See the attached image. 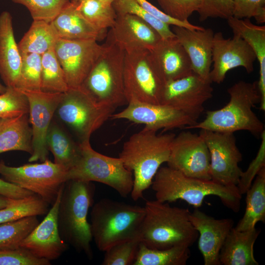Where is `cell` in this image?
Instances as JSON below:
<instances>
[{"label":"cell","instance_id":"obj_1","mask_svg":"<svg viewBox=\"0 0 265 265\" xmlns=\"http://www.w3.org/2000/svg\"><path fill=\"white\" fill-rule=\"evenodd\" d=\"M175 135L172 133L158 134L157 131L144 127L124 143L119 157L132 173L133 185L131 195L133 201L143 197L159 169L167 162Z\"/></svg>","mask_w":265,"mask_h":265},{"label":"cell","instance_id":"obj_2","mask_svg":"<svg viewBox=\"0 0 265 265\" xmlns=\"http://www.w3.org/2000/svg\"><path fill=\"white\" fill-rule=\"evenodd\" d=\"M144 208L138 238L147 247L156 249L190 247L198 239V233L190 221L188 209L157 200L147 201Z\"/></svg>","mask_w":265,"mask_h":265},{"label":"cell","instance_id":"obj_3","mask_svg":"<svg viewBox=\"0 0 265 265\" xmlns=\"http://www.w3.org/2000/svg\"><path fill=\"white\" fill-rule=\"evenodd\" d=\"M227 92L230 100L224 106L208 110L201 122L185 128L232 133L246 131L255 136H261L265 125L253 110L261 100L258 81L239 80L230 86Z\"/></svg>","mask_w":265,"mask_h":265},{"label":"cell","instance_id":"obj_4","mask_svg":"<svg viewBox=\"0 0 265 265\" xmlns=\"http://www.w3.org/2000/svg\"><path fill=\"white\" fill-rule=\"evenodd\" d=\"M151 186L156 200L160 202L180 199L198 208L206 197L215 195L234 212H238L240 210L242 195L237 186L227 187L212 180L189 177L168 166L159 169Z\"/></svg>","mask_w":265,"mask_h":265},{"label":"cell","instance_id":"obj_5","mask_svg":"<svg viewBox=\"0 0 265 265\" xmlns=\"http://www.w3.org/2000/svg\"><path fill=\"white\" fill-rule=\"evenodd\" d=\"M95 190L91 182L67 181L64 185L57 214L58 229L62 239L90 259L93 254L87 214L93 205Z\"/></svg>","mask_w":265,"mask_h":265},{"label":"cell","instance_id":"obj_6","mask_svg":"<svg viewBox=\"0 0 265 265\" xmlns=\"http://www.w3.org/2000/svg\"><path fill=\"white\" fill-rule=\"evenodd\" d=\"M145 213L144 207L108 198L93 204L90 226L98 249L105 252L115 244L138 238Z\"/></svg>","mask_w":265,"mask_h":265},{"label":"cell","instance_id":"obj_7","mask_svg":"<svg viewBox=\"0 0 265 265\" xmlns=\"http://www.w3.org/2000/svg\"><path fill=\"white\" fill-rule=\"evenodd\" d=\"M125 52L108 37L104 50L80 86L98 103L116 109L128 104L124 88Z\"/></svg>","mask_w":265,"mask_h":265},{"label":"cell","instance_id":"obj_8","mask_svg":"<svg viewBox=\"0 0 265 265\" xmlns=\"http://www.w3.org/2000/svg\"><path fill=\"white\" fill-rule=\"evenodd\" d=\"M79 144L80 157L68 171V181L97 182L110 186L123 197L131 194L133 185V174L125 167L119 157L98 153L92 148L90 140Z\"/></svg>","mask_w":265,"mask_h":265},{"label":"cell","instance_id":"obj_9","mask_svg":"<svg viewBox=\"0 0 265 265\" xmlns=\"http://www.w3.org/2000/svg\"><path fill=\"white\" fill-rule=\"evenodd\" d=\"M115 110L98 103L80 86L69 88L63 93L55 113L82 142L90 140L91 134L111 117Z\"/></svg>","mask_w":265,"mask_h":265},{"label":"cell","instance_id":"obj_10","mask_svg":"<svg viewBox=\"0 0 265 265\" xmlns=\"http://www.w3.org/2000/svg\"><path fill=\"white\" fill-rule=\"evenodd\" d=\"M123 78L128 103L161 104L166 82L156 69L149 50L125 53Z\"/></svg>","mask_w":265,"mask_h":265},{"label":"cell","instance_id":"obj_11","mask_svg":"<svg viewBox=\"0 0 265 265\" xmlns=\"http://www.w3.org/2000/svg\"><path fill=\"white\" fill-rule=\"evenodd\" d=\"M68 171L48 159L40 163L18 167L9 166L0 161V174L5 181L33 192L51 205L68 181Z\"/></svg>","mask_w":265,"mask_h":265},{"label":"cell","instance_id":"obj_12","mask_svg":"<svg viewBox=\"0 0 265 265\" xmlns=\"http://www.w3.org/2000/svg\"><path fill=\"white\" fill-rule=\"evenodd\" d=\"M210 156L211 180L222 186L237 187L242 171L238 164L242 156L234 133L201 130Z\"/></svg>","mask_w":265,"mask_h":265},{"label":"cell","instance_id":"obj_13","mask_svg":"<svg viewBox=\"0 0 265 265\" xmlns=\"http://www.w3.org/2000/svg\"><path fill=\"white\" fill-rule=\"evenodd\" d=\"M166 163L186 176L211 180L209 151L199 134L183 131L175 135Z\"/></svg>","mask_w":265,"mask_h":265},{"label":"cell","instance_id":"obj_14","mask_svg":"<svg viewBox=\"0 0 265 265\" xmlns=\"http://www.w3.org/2000/svg\"><path fill=\"white\" fill-rule=\"evenodd\" d=\"M212 82L192 72L165 83L161 104L173 107L197 120L204 104L213 96Z\"/></svg>","mask_w":265,"mask_h":265},{"label":"cell","instance_id":"obj_15","mask_svg":"<svg viewBox=\"0 0 265 265\" xmlns=\"http://www.w3.org/2000/svg\"><path fill=\"white\" fill-rule=\"evenodd\" d=\"M104 48V45L92 39H58L54 51L69 88H77L82 84Z\"/></svg>","mask_w":265,"mask_h":265},{"label":"cell","instance_id":"obj_16","mask_svg":"<svg viewBox=\"0 0 265 265\" xmlns=\"http://www.w3.org/2000/svg\"><path fill=\"white\" fill-rule=\"evenodd\" d=\"M29 105L28 117L32 130V152L29 162L48 159L46 136L63 93L42 90H21Z\"/></svg>","mask_w":265,"mask_h":265},{"label":"cell","instance_id":"obj_17","mask_svg":"<svg viewBox=\"0 0 265 265\" xmlns=\"http://www.w3.org/2000/svg\"><path fill=\"white\" fill-rule=\"evenodd\" d=\"M256 55L252 49L239 35L225 38L221 32L214 33L212 49V68L210 79L212 83L220 84L230 70L243 67L248 74L254 71Z\"/></svg>","mask_w":265,"mask_h":265},{"label":"cell","instance_id":"obj_18","mask_svg":"<svg viewBox=\"0 0 265 265\" xmlns=\"http://www.w3.org/2000/svg\"><path fill=\"white\" fill-rule=\"evenodd\" d=\"M113 119H125L158 132L192 126L198 122L183 112L161 104L130 102L122 111L113 113Z\"/></svg>","mask_w":265,"mask_h":265},{"label":"cell","instance_id":"obj_19","mask_svg":"<svg viewBox=\"0 0 265 265\" xmlns=\"http://www.w3.org/2000/svg\"><path fill=\"white\" fill-rule=\"evenodd\" d=\"M64 185L43 220L20 245V247L26 249L35 256L50 261L59 258L68 248V244L60 236L57 222L58 207Z\"/></svg>","mask_w":265,"mask_h":265},{"label":"cell","instance_id":"obj_20","mask_svg":"<svg viewBox=\"0 0 265 265\" xmlns=\"http://www.w3.org/2000/svg\"><path fill=\"white\" fill-rule=\"evenodd\" d=\"M190 221L198 233V248L205 265H220L219 252L231 229V218L216 219L195 208L190 213Z\"/></svg>","mask_w":265,"mask_h":265},{"label":"cell","instance_id":"obj_21","mask_svg":"<svg viewBox=\"0 0 265 265\" xmlns=\"http://www.w3.org/2000/svg\"><path fill=\"white\" fill-rule=\"evenodd\" d=\"M108 37L125 53L151 50L162 39L150 25L135 15H117Z\"/></svg>","mask_w":265,"mask_h":265},{"label":"cell","instance_id":"obj_22","mask_svg":"<svg viewBox=\"0 0 265 265\" xmlns=\"http://www.w3.org/2000/svg\"><path fill=\"white\" fill-rule=\"evenodd\" d=\"M172 30L186 52L192 72L203 79L210 80L214 33L213 30L210 28L192 29L173 26Z\"/></svg>","mask_w":265,"mask_h":265},{"label":"cell","instance_id":"obj_23","mask_svg":"<svg viewBox=\"0 0 265 265\" xmlns=\"http://www.w3.org/2000/svg\"><path fill=\"white\" fill-rule=\"evenodd\" d=\"M149 51L156 69L165 82L193 72L189 58L176 36L161 39Z\"/></svg>","mask_w":265,"mask_h":265},{"label":"cell","instance_id":"obj_24","mask_svg":"<svg viewBox=\"0 0 265 265\" xmlns=\"http://www.w3.org/2000/svg\"><path fill=\"white\" fill-rule=\"evenodd\" d=\"M22 65V55L16 43L11 14H0V75L6 87H17Z\"/></svg>","mask_w":265,"mask_h":265},{"label":"cell","instance_id":"obj_25","mask_svg":"<svg viewBox=\"0 0 265 265\" xmlns=\"http://www.w3.org/2000/svg\"><path fill=\"white\" fill-rule=\"evenodd\" d=\"M260 232L256 227L245 231L233 227L220 251V265H259L254 256L253 247Z\"/></svg>","mask_w":265,"mask_h":265},{"label":"cell","instance_id":"obj_26","mask_svg":"<svg viewBox=\"0 0 265 265\" xmlns=\"http://www.w3.org/2000/svg\"><path fill=\"white\" fill-rule=\"evenodd\" d=\"M60 38L70 40H95L105 37L106 31L100 30L84 19L71 1L51 22Z\"/></svg>","mask_w":265,"mask_h":265},{"label":"cell","instance_id":"obj_27","mask_svg":"<svg viewBox=\"0 0 265 265\" xmlns=\"http://www.w3.org/2000/svg\"><path fill=\"white\" fill-rule=\"evenodd\" d=\"M227 22L234 34L244 40L254 52L259 63L258 80L261 96L260 109L265 111V26L253 24L249 19H238L233 16Z\"/></svg>","mask_w":265,"mask_h":265},{"label":"cell","instance_id":"obj_28","mask_svg":"<svg viewBox=\"0 0 265 265\" xmlns=\"http://www.w3.org/2000/svg\"><path fill=\"white\" fill-rule=\"evenodd\" d=\"M10 151L32 152L28 113L0 119V154Z\"/></svg>","mask_w":265,"mask_h":265},{"label":"cell","instance_id":"obj_29","mask_svg":"<svg viewBox=\"0 0 265 265\" xmlns=\"http://www.w3.org/2000/svg\"><path fill=\"white\" fill-rule=\"evenodd\" d=\"M246 192V208L242 217L235 228L245 231L255 227L258 222L265 221V167L258 173Z\"/></svg>","mask_w":265,"mask_h":265},{"label":"cell","instance_id":"obj_30","mask_svg":"<svg viewBox=\"0 0 265 265\" xmlns=\"http://www.w3.org/2000/svg\"><path fill=\"white\" fill-rule=\"evenodd\" d=\"M46 144L54 157V162L68 171L79 161L81 155L76 143L58 125L52 122L46 136Z\"/></svg>","mask_w":265,"mask_h":265},{"label":"cell","instance_id":"obj_31","mask_svg":"<svg viewBox=\"0 0 265 265\" xmlns=\"http://www.w3.org/2000/svg\"><path fill=\"white\" fill-rule=\"evenodd\" d=\"M59 38L52 23L33 20L18 45L21 54L34 53L42 55L54 48Z\"/></svg>","mask_w":265,"mask_h":265},{"label":"cell","instance_id":"obj_32","mask_svg":"<svg viewBox=\"0 0 265 265\" xmlns=\"http://www.w3.org/2000/svg\"><path fill=\"white\" fill-rule=\"evenodd\" d=\"M190 256L189 247L187 246L156 249L140 242L132 265H185Z\"/></svg>","mask_w":265,"mask_h":265},{"label":"cell","instance_id":"obj_33","mask_svg":"<svg viewBox=\"0 0 265 265\" xmlns=\"http://www.w3.org/2000/svg\"><path fill=\"white\" fill-rule=\"evenodd\" d=\"M74 4L82 16L96 28L106 31L113 26L117 14L112 3L100 0H80Z\"/></svg>","mask_w":265,"mask_h":265},{"label":"cell","instance_id":"obj_34","mask_svg":"<svg viewBox=\"0 0 265 265\" xmlns=\"http://www.w3.org/2000/svg\"><path fill=\"white\" fill-rule=\"evenodd\" d=\"M49 204L36 194L15 199L10 204L0 209V224L30 216L47 213Z\"/></svg>","mask_w":265,"mask_h":265},{"label":"cell","instance_id":"obj_35","mask_svg":"<svg viewBox=\"0 0 265 265\" xmlns=\"http://www.w3.org/2000/svg\"><path fill=\"white\" fill-rule=\"evenodd\" d=\"M69 86L54 48L41 55V90L64 93Z\"/></svg>","mask_w":265,"mask_h":265},{"label":"cell","instance_id":"obj_36","mask_svg":"<svg viewBox=\"0 0 265 265\" xmlns=\"http://www.w3.org/2000/svg\"><path fill=\"white\" fill-rule=\"evenodd\" d=\"M37 216L25 217L0 224V250L20 247L22 241L37 226Z\"/></svg>","mask_w":265,"mask_h":265},{"label":"cell","instance_id":"obj_37","mask_svg":"<svg viewBox=\"0 0 265 265\" xmlns=\"http://www.w3.org/2000/svg\"><path fill=\"white\" fill-rule=\"evenodd\" d=\"M112 5L117 15L130 14L136 16L153 27L162 39L176 36L169 25L150 14L134 0H115Z\"/></svg>","mask_w":265,"mask_h":265},{"label":"cell","instance_id":"obj_38","mask_svg":"<svg viewBox=\"0 0 265 265\" xmlns=\"http://www.w3.org/2000/svg\"><path fill=\"white\" fill-rule=\"evenodd\" d=\"M22 65L16 88L21 90H41V55L21 54Z\"/></svg>","mask_w":265,"mask_h":265},{"label":"cell","instance_id":"obj_39","mask_svg":"<svg viewBox=\"0 0 265 265\" xmlns=\"http://www.w3.org/2000/svg\"><path fill=\"white\" fill-rule=\"evenodd\" d=\"M26 6L33 20L51 23L70 2L69 0H12Z\"/></svg>","mask_w":265,"mask_h":265},{"label":"cell","instance_id":"obj_40","mask_svg":"<svg viewBox=\"0 0 265 265\" xmlns=\"http://www.w3.org/2000/svg\"><path fill=\"white\" fill-rule=\"evenodd\" d=\"M0 94V119H7L28 113L29 105L26 96L16 87H6Z\"/></svg>","mask_w":265,"mask_h":265},{"label":"cell","instance_id":"obj_41","mask_svg":"<svg viewBox=\"0 0 265 265\" xmlns=\"http://www.w3.org/2000/svg\"><path fill=\"white\" fill-rule=\"evenodd\" d=\"M140 240L138 238L115 244L105 252L102 265H132L137 255Z\"/></svg>","mask_w":265,"mask_h":265},{"label":"cell","instance_id":"obj_42","mask_svg":"<svg viewBox=\"0 0 265 265\" xmlns=\"http://www.w3.org/2000/svg\"><path fill=\"white\" fill-rule=\"evenodd\" d=\"M165 14L182 22H188L189 17L198 11L202 0H157Z\"/></svg>","mask_w":265,"mask_h":265},{"label":"cell","instance_id":"obj_43","mask_svg":"<svg viewBox=\"0 0 265 265\" xmlns=\"http://www.w3.org/2000/svg\"><path fill=\"white\" fill-rule=\"evenodd\" d=\"M51 261L33 255L22 247L0 250V265H50Z\"/></svg>","mask_w":265,"mask_h":265},{"label":"cell","instance_id":"obj_44","mask_svg":"<svg viewBox=\"0 0 265 265\" xmlns=\"http://www.w3.org/2000/svg\"><path fill=\"white\" fill-rule=\"evenodd\" d=\"M233 16L238 19L253 17L259 24L265 22V0H232Z\"/></svg>","mask_w":265,"mask_h":265},{"label":"cell","instance_id":"obj_45","mask_svg":"<svg viewBox=\"0 0 265 265\" xmlns=\"http://www.w3.org/2000/svg\"><path fill=\"white\" fill-rule=\"evenodd\" d=\"M232 0H202L198 10L199 20L201 22L210 18L227 20L233 16Z\"/></svg>","mask_w":265,"mask_h":265},{"label":"cell","instance_id":"obj_46","mask_svg":"<svg viewBox=\"0 0 265 265\" xmlns=\"http://www.w3.org/2000/svg\"><path fill=\"white\" fill-rule=\"evenodd\" d=\"M260 137L262 141L257 155L246 170L242 171L237 185L241 195L245 194L258 173L265 167V131L262 132Z\"/></svg>","mask_w":265,"mask_h":265},{"label":"cell","instance_id":"obj_47","mask_svg":"<svg viewBox=\"0 0 265 265\" xmlns=\"http://www.w3.org/2000/svg\"><path fill=\"white\" fill-rule=\"evenodd\" d=\"M134 0L150 14L169 26H181L192 29H199L203 28L200 26L193 25L189 22H182L172 18L147 0Z\"/></svg>","mask_w":265,"mask_h":265},{"label":"cell","instance_id":"obj_48","mask_svg":"<svg viewBox=\"0 0 265 265\" xmlns=\"http://www.w3.org/2000/svg\"><path fill=\"white\" fill-rule=\"evenodd\" d=\"M0 194L12 199H21L35 194L0 178Z\"/></svg>","mask_w":265,"mask_h":265},{"label":"cell","instance_id":"obj_49","mask_svg":"<svg viewBox=\"0 0 265 265\" xmlns=\"http://www.w3.org/2000/svg\"><path fill=\"white\" fill-rule=\"evenodd\" d=\"M16 199H12L0 194V209L12 203Z\"/></svg>","mask_w":265,"mask_h":265},{"label":"cell","instance_id":"obj_50","mask_svg":"<svg viewBox=\"0 0 265 265\" xmlns=\"http://www.w3.org/2000/svg\"><path fill=\"white\" fill-rule=\"evenodd\" d=\"M79 0H71L70 1L71 2H72V3H76ZM100 0L105 1V2H109V3H112L115 0Z\"/></svg>","mask_w":265,"mask_h":265},{"label":"cell","instance_id":"obj_51","mask_svg":"<svg viewBox=\"0 0 265 265\" xmlns=\"http://www.w3.org/2000/svg\"><path fill=\"white\" fill-rule=\"evenodd\" d=\"M6 86L0 83V94L3 93L6 90Z\"/></svg>","mask_w":265,"mask_h":265},{"label":"cell","instance_id":"obj_52","mask_svg":"<svg viewBox=\"0 0 265 265\" xmlns=\"http://www.w3.org/2000/svg\"></svg>","mask_w":265,"mask_h":265}]
</instances>
